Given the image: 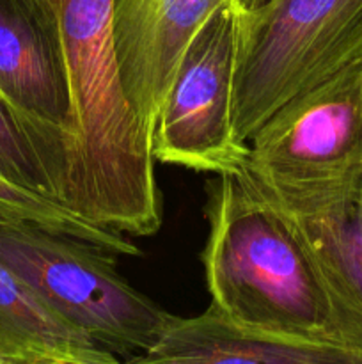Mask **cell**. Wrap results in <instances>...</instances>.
I'll return each mask as SVG.
<instances>
[{
  "label": "cell",
  "instance_id": "1",
  "mask_svg": "<svg viewBox=\"0 0 362 364\" xmlns=\"http://www.w3.org/2000/svg\"><path fill=\"white\" fill-rule=\"evenodd\" d=\"M208 223L201 263L213 308L248 326L343 345L322 281L283 212L236 173H222L209 187Z\"/></svg>",
  "mask_w": 362,
  "mask_h": 364
},
{
  "label": "cell",
  "instance_id": "2",
  "mask_svg": "<svg viewBox=\"0 0 362 364\" xmlns=\"http://www.w3.org/2000/svg\"><path fill=\"white\" fill-rule=\"evenodd\" d=\"M234 173L287 217H314L362 176V66L300 92L247 139Z\"/></svg>",
  "mask_w": 362,
  "mask_h": 364
},
{
  "label": "cell",
  "instance_id": "3",
  "mask_svg": "<svg viewBox=\"0 0 362 364\" xmlns=\"http://www.w3.org/2000/svg\"><path fill=\"white\" fill-rule=\"evenodd\" d=\"M362 66V0H270L238 13L233 127L247 144L283 103Z\"/></svg>",
  "mask_w": 362,
  "mask_h": 364
},
{
  "label": "cell",
  "instance_id": "4",
  "mask_svg": "<svg viewBox=\"0 0 362 364\" xmlns=\"http://www.w3.org/2000/svg\"><path fill=\"white\" fill-rule=\"evenodd\" d=\"M114 252L28 223L0 220V263L121 361L156 343L172 313L131 287Z\"/></svg>",
  "mask_w": 362,
  "mask_h": 364
},
{
  "label": "cell",
  "instance_id": "5",
  "mask_svg": "<svg viewBox=\"0 0 362 364\" xmlns=\"http://www.w3.org/2000/svg\"><path fill=\"white\" fill-rule=\"evenodd\" d=\"M238 9L224 6L192 38L151 134L156 162L234 173L247 144L233 127Z\"/></svg>",
  "mask_w": 362,
  "mask_h": 364
},
{
  "label": "cell",
  "instance_id": "6",
  "mask_svg": "<svg viewBox=\"0 0 362 364\" xmlns=\"http://www.w3.org/2000/svg\"><path fill=\"white\" fill-rule=\"evenodd\" d=\"M0 95L27 123L57 199L75 139L73 100L57 32L35 0H0Z\"/></svg>",
  "mask_w": 362,
  "mask_h": 364
},
{
  "label": "cell",
  "instance_id": "7",
  "mask_svg": "<svg viewBox=\"0 0 362 364\" xmlns=\"http://www.w3.org/2000/svg\"><path fill=\"white\" fill-rule=\"evenodd\" d=\"M234 0H114V39L123 91L149 135L181 57L199 28Z\"/></svg>",
  "mask_w": 362,
  "mask_h": 364
},
{
  "label": "cell",
  "instance_id": "8",
  "mask_svg": "<svg viewBox=\"0 0 362 364\" xmlns=\"http://www.w3.org/2000/svg\"><path fill=\"white\" fill-rule=\"evenodd\" d=\"M130 363L361 364L339 343L248 326L212 304L188 318L170 315L156 343Z\"/></svg>",
  "mask_w": 362,
  "mask_h": 364
},
{
  "label": "cell",
  "instance_id": "9",
  "mask_svg": "<svg viewBox=\"0 0 362 364\" xmlns=\"http://www.w3.org/2000/svg\"><path fill=\"white\" fill-rule=\"evenodd\" d=\"M287 219L322 281L337 340L362 364V176L327 212Z\"/></svg>",
  "mask_w": 362,
  "mask_h": 364
},
{
  "label": "cell",
  "instance_id": "10",
  "mask_svg": "<svg viewBox=\"0 0 362 364\" xmlns=\"http://www.w3.org/2000/svg\"><path fill=\"white\" fill-rule=\"evenodd\" d=\"M121 359L57 313L0 263V364H116Z\"/></svg>",
  "mask_w": 362,
  "mask_h": 364
},
{
  "label": "cell",
  "instance_id": "11",
  "mask_svg": "<svg viewBox=\"0 0 362 364\" xmlns=\"http://www.w3.org/2000/svg\"><path fill=\"white\" fill-rule=\"evenodd\" d=\"M0 220L28 223L55 233L80 238L117 256H141L137 245L123 233L98 226L71 212L57 199L0 178Z\"/></svg>",
  "mask_w": 362,
  "mask_h": 364
},
{
  "label": "cell",
  "instance_id": "12",
  "mask_svg": "<svg viewBox=\"0 0 362 364\" xmlns=\"http://www.w3.org/2000/svg\"><path fill=\"white\" fill-rule=\"evenodd\" d=\"M0 178L53 198L52 180L38 144L27 123L2 95H0Z\"/></svg>",
  "mask_w": 362,
  "mask_h": 364
},
{
  "label": "cell",
  "instance_id": "13",
  "mask_svg": "<svg viewBox=\"0 0 362 364\" xmlns=\"http://www.w3.org/2000/svg\"><path fill=\"white\" fill-rule=\"evenodd\" d=\"M270 0H236V9L238 13H245V11H254L258 7L265 6Z\"/></svg>",
  "mask_w": 362,
  "mask_h": 364
},
{
  "label": "cell",
  "instance_id": "14",
  "mask_svg": "<svg viewBox=\"0 0 362 364\" xmlns=\"http://www.w3.org/2000/svg\"><path fill=\"white\" fill-rule=\"evenodd\" d=\"M234 4H236V0H234Z\"/></svg>",
  "mask_w": 362,
  "mask_h": 364
}]
</instances>
